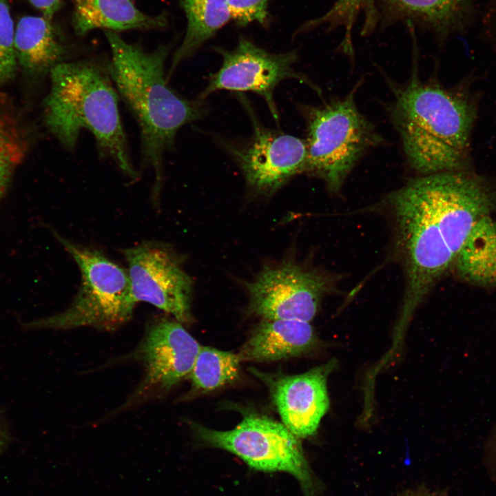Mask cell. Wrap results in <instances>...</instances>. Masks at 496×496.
<instances>
[{
	"label": "cell",
	"instance_id": "cell-1",
	"mask_svg": "<svg viewBox=\"0 0 496 496\" xmlns=\"http://www.w3.org/2000/svg\"><path fill=\"white\" fill-rule=\"evenodd\" d=\"M104 33L111 51L109 72L119 96L138 123L142 167L154 172L152 197L157 202L163 183L164 154L175 148L178 130L201 119L207 109L203 101L185 99L168 86L165 65L172 43L147 52L115 32Z\"/></svg>",
	"mask_w": 496,
	"mask_h": 496
},
{
	"label": "cell",
	"instance_id": "cell-2",
	"mask_svg": "<svg viewBox=\"0 0 496 496\" xmlns=\"http://www.w3.org/2000/svg\"><path fill=\"white\" fill-rule=\"evenodd\" d=\"M413 66L408 83H389L388 109L409 165L422 176L470 169L475 105L456 90L422 81Z\"/></svg>",
	"mask_w": 496,
	"mask_h": 496
},
{
	"label": "cell",
	"instance_id": "cell-3",
	"mask_svg": "<svg viewBox=\"0 0 496 496\" xmlns=\"http://www.w3.org/2000/svg\"><path fill=\"white\" fill-rule=\"evenodd\" d=\"M49 75L51 85L43 104V121L48 131L72 152L81 132L87 130L100 156L136 180L138 174L130 157L119 114V95L107 63L70 60L56 65Z\"/></svg>",
	"mask_w": 496,
	"mask_h": 496
},
{
	"label": "cell",
	"instance_id": "cell-4",
	"mask_svg": "<svg viewBox=\"0 0 496 496\" xmlns=\"http://www.w3.org/2000/svg\"><path fill=\"white\" fill-rule=\"evenodd\" d=\"M406 265L407 285L391 348L400 350L417 307L456 258L447 246L433 216L420 177L389 197Z\"/></svg>",
	"mask_w": 496,
	"mask_h": 496
},
{
	"label": "cell",
	"instance_id": "cell-5",
	"mask_svg": "<svg viewBox=\"0 0 496 496\" xmlns=\"http://www.w3.org/2000/svg\"><path fill=\"white\" fill-rule=\"evenodd\" d=\"M360 81L342 99L317 106L302 105L307 130L305 172L338 192L358 161L384 139L360 112L355 96Z\"/></svg>",
	"mask_w": 496,
	"mask_h": 496
},
{
	"label": "cell",
	"instance_id": "cell-6",
	"mask_svg": "<svg viewBox=\"0 0 496 496\" xmlns=\"http://www.w3.org/2000/svg\"><path fill=\"white\" fill-rule=\"evenodd\" d=\"M52 231L78 265L81 285L65 310L34 320L27 326L54 329L80 327L114 329L129 320L136 301L127 270L99 250L76 244Z\"/></svg>",
	"mask_w": 496,
	"mask_h": 496
},
{
	"label": "cell",
	"instance_id": "cell-7",
	"mask_svg": "<svg viewBox=\"0 0 496 496\" xmlns=\"http://www.w3.org/2000/svg\"><path fill=\"white\" fill-rule=\"evenodd\" d=\"M194 430L207 446L235 455L254 470L289 474L298 482L304 496H316L318 486L299 438L283 424L249 414L229 431L200 425H195Z\"/></svg>",
	"mask_w": 496,
	"mask_h": 496
},
{
	"label": "cell",
	"instance_id": "cell-8",
	"mask_svg": "<svg viewBox=\"0 0 496 496\" xmlns=\"http://www.w3.org/2000/svg\"><path fill=\"white\" fill-rule=\"evenodd\" d=\"M218 51L223 56L221 67L209 77L205 89L198 97L200 100L204 101L218 90L253 92L264 99L271 114L278 119L273 92L282 81L296 78L319 92L307 78L293 70L298 60L296 51L271 53L243 37L233 50L220 48Z\"/></svg>",
	"mask_w": 496,
	"mask_h": 496
},
{
	"label": "cell",
	"instance_id": "cell-9",
	"mask_svg": "<svg viewBox=\"0 0 496 496\" xmlns=\"http://www.w3.org/2000/svg\"><path fill=\"white\" fill-rule=\"evenodd\" d=\"M121 251L128 265L136 302H148L180 323L188 322L192 280L172 251L156 242H144Z\"/></svg>",
	"mask_w": 496,
	"mask_h": 496
},
{
	"label": "cell",
	"instance_id": "cell-10",
	"mask_svg": "<svg viewBox=\"0 0 496 496\" xmlns=\"http://www.w3.org/2000/svg\"><path fill=\"white\" fill-rule=\"evenodd\" d=\"M251 136L242 143H223L255 191L275 192L293 176L305 172V139L262 126L251 114Z\"/></svg>",
	"mask_w": 496,
	"mask_h": 496
},
{
	"label": "cell",
	"instance_id": "cell-11",
	"mask_svg": "<svg viewBox=\"0 0 496 496\" xmlns=\"http://www.w3.org/2000/svg\"><path fill=\"white\" fill-rule=\"evenodd\" d=\"M328 287L324 276L291 263L266 267L247 285L249 309L262 319L310 322Z\"/></svg>",
	"mask_w": 496,
	"mask_h": 496
},
{
	"label": "cell",
	"instance_id": "cell-12",
	"mask_svg": "<svg viewBox=\"0 0 496 496\" xmlns=\"http://www.w3.org/2000/svg\"><path fill=\"white\" fill-rule=\"evenodd\" d=\"M200 347L178 321L159 318L152 322L134 352L146 371L137 395L152 390L168 391L189 375Z\"/></svg>",
	"mask_w": 496,
	"mask_h": 496
},
{
	"label": "cell",
	"instance_id": "cell-13",
	"mask_svg": "<svg viewBox=\"0 0 496 496\" xmlns=\"http://www.w3.org/2000/svg\"><path fill=\"white\" fill-rule=\"evenodd\" d=\"M335 364L331 360L301 374L280 377L273 383L272 396L282 424L299 439L313 435L329 409L327 381Z\"/></svg>",
	"mask_w": 496,
	"mask_h": 496
},
{
	"label": "cell",
	"instance_id": "cell-14",
	"mask_svg": "<svg viewBox=\"0 0 496 496\" xmlns=\"http://www.w3.org/2000/svg\"><path fill=\"white\" fill-rule=\"evenodd\" d=\"M44 16H24L15 28L18 64L37 77L50 74L56 65L70 61L74 52L61 29Z\"/></svg>",
	"mask_w": 496,
	"mask_h": 496
},
{
	"label": "cell",
	"instance_id": "cell-15",
	"mask_svg": "<svg viewBox=\"0 0 496 496\" xmlns=\"http://www.w3.org/2000/svg\"><path fill=\"white\" fill-rule=\"evenodd\" d=\"M316 342L309 322L262 319L238 354L241 361H275L308 352Z\"/></svg>",
	"mask_w": 496,
	"mask_h": 496
},
{
	"label": "cell",
	"instance_id": "cell-16",
	"mask_svg": "<svg viewBox=\"0 0 496 496\" xmlns=\"http://www.w3.org/2000/svg\"><path fill=\"white\" fill-rule=\"evenodd\" d=\"M71 1V24L77 36L83 37L97 28L117 32L133 29L161 30L167 25L165 13L147 14L135 6L133 0Z\"/></svg>",
	"mask_w": 496,
	"mask_h": 496
},
{
	"label": "cell",
	"instance_id": "cell-17",
	"mask_svg": "<svg viewBox=\"0 0 496 496\" xmlns=\"http://www.w3.org/2000/svg\"><path fill=\"white\" fill-rule=\"evenodd\" d=\"M466 0H376L380 23L399 22L445 35L461 22Z\"/></svg>",
	"mask_w": 496,
	"mask_h": 496
},
{
	"label": "cell",
	"instance_id": "cell-18",
	"mask_svg": "<svg viewBox=\"0 0 496 496\" xmlns=\"http://www.w3.org/2000/svg\"><path fill=\"white\" fill-rule=\"evenodd\" d=\"M454 266L465 281L496 287V220L490 215L474 226Z\"/></svg>",
	"mask_w": 496,
	"mask_h": 496
},
{
	"label": "cell",
	"instance_id": "cell-19",
	"mask_svg": "<svg viewBox=\"0 0 496 496\" xmlns=\"http://www.w3.org/2000/svg\"><path fill=\"white\" fill-rule=\"evenodd\" d=\"M187 19V30L173 54L167 79L178 65L190 57L231 19L227 0H180Z\"/></svg>",
	"mask_w": 496,
	"mask_h": 496
},
{
	"label": "cell",
	"instance_id": "cell-20",
	"mask_svg": "<svg viewBox=\"0 0 496 496\" xmlns=\"http://www.w3.org/2000/svg\"><path fill=\"white\" fill-rule=\"evenodd\" d=\"M360 17H362L363 21L362 35H369L380 22L376 0H336L324 14L306 23L302 30H309L320 25H326L329 30L343 28L344 34L340 47L342 52L352 57V32Z\"/></svg>",
	"mask_w": 496,
	"mask_h": 496
},
{
	"label": "cell",
	"instance_id": "cell-21",
	"mask_svg": "<svg viewBox=\"0 0 496 496\" xmlns=\"http://www.w3.org/2000/svg\"><path fill=\"white\" fill-rule=\"evenodd\" d=\"M238 354L202 347L189 374L198 391H209L234 381L239 373Z\"/></svg>",
	"mask_w": 496,
	"mask_h": 496
},
{
	"label": "cell",
	"instance_id": "cell-22",
	"mask_svg": "<svg viewBox=\"0 0 496 496\" xmlns=\"http://www.w3.org/2000/svg\"><path fill=\"white\" fill-rule=\"evenodd\" d=\"M26 143L14 112L6 98L0 94V198L25 154Z\"/></svg>",
	"mask_w": 496,
	"mask_h": 496
},
{
	"label": "cell",
	"instance_id": "cell-23",
	"mask_svg": "<svg viewBox=\"0 0 496 496\" xmlns=\"http://www.w3.org/2000/svg\"><path fill=\"white\" fill-rule=\"evenodd\" d=\"M14 36L8 0H0V85L10 81L17 71Z\"/></svg>",
	"mask_w": 496,
	"mask_h": 496
},
{
	"label": "cell",
	"instance_id": "cell-24",
	"mask_svg": "<svg viewBox=\"0 0 496 496\" xmlns=\"http://www.w3.org/2000/svg\"><path fill=\"white\" fill-rule=\"evenodd\" d=\"M269 0H227L231 18L239 26L256 21L265 23Z\"/></svg>",
	"mask_w": 496,
	"mask_h": 496
},
{
	"label": "cell",
	"instance_id": "cell-25",
	"mask_svg": "<svg viewBox=\"0 0 496 496\" xmlns=\"http://www.w3.org/2000/svg\"><path fill=\"white\" fill-rule=\"evenodd\" d=\"M30 3L37 10H39L42 15L52 19L54 14L61 8L63 0H28Z\"/></svg>",
	"mask_w": 496,
	"mask_h": 496
},
{
	"label": "cell",
	"instance_id": "cell-26",
	"mask_svg": "<svg viewBox=\"0 0 496 496\" xmlns=\"http://www.w3.org/2000/svg\"><path fill=\"white\" fill-rule=\"evenodd\" d=\"M398 496H445L440 492L431 490L429 488L421 486L402 492Z\"/></svg>",
	"mask_w": 496,
	"mask_h": 496
}]
</instances>
